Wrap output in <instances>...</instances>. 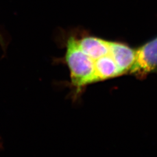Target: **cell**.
I'll list each match as a JSON object with an SVG mask.
<instances>
[{"instance_id": "6da1fadb", "label": "cell", "mask_w": 157, "mask_h": 157, "mask_svg": "<svg viewBox=\"0 0 157 157\" xmlns=\"http://www.w3.org/2000/svg\"><path fill=\"white\" fill-rule=\"evenodd\" d=\"M63 57L54 59L56 63L66 64L70 71L71 82L78 94L87 84L96 82L94 61L86 55L78 46L76 37L71 35L65 40Z\"/></svg>"}, {"instance_id": "7a4b0ae2", "label": "cell", "mask_w": 157, "mask_h": 157, "mask_svg": "<svg viewBox=\"0 0 157 157\" xmlns=\"http://www.w3.org/2000/svg\"><path fill=\"white\" fill-rule=\"evenodd\" d=\"M157 70V38L135 51V60L130 73L140 78Z\"/></svg>"}, {"instance_id": "3957f363", "label": "cell", "mask_w": 157, "mask_h": 157, "mask_svg": "<svg viewBox=\"0 0 157 157\" xmlns=\"http://www.w3.org/2000/svg\"><path fill=\"white\" fill-rule=\"evenodd\" d=\"M109 55L116 63L122 74L130 71L135 57V51L124 44L109 42Z\"/></svg>"}, {"instance_id": "277c9868", "label": "cell", "mask_w": 157, "mask_h": 157, "mask_svg": "<svg viewBox=\"0 0 157 157\" xmlns=\"http://www.w3.org/2000/svg\"><path fill=\"white\" fill-rule=\"evenodd\" d=\"M76 39L82 50L93 61L109 54V41L91 36Z\"/></svg>"}, {"instance_id": "5b68a950", "label": "cell", "mask_w": 157, "mask_h": 157, "mask_svg": "<svg viewBox=\"0 0 157 157\" xmlns=\"http://www.w3.org/2000/svg\"><path fill=\"white\" fill-rule=\"evenodd\" d=\"M96 82L121 75L116 63L109 54L94 61Z\"/></svg>"}, {"instance_id": "8992f818", "label": "cell", "mask_w": 157, "mask_h": 157, "mask_svg": "<svg viewBox=\"0 0 157 157\" xmlns=\"http://www.w3.org/2000/svg\"><path fill=\"white\" fill-rule=\"evenodd\" d=\"M0 45L1 46L3 51L5 52L6 51V48L7 46V43L3 34L0 32Z\"/></svg>"}, {"instance_id": "52a82bcc", "label": "cell", "mask_w": 157, "mask_h": 157, "mask_svg": "<svg viewBox=\"0 0 157 157\" xmlns=\"http://www.w3.org/2000/svg\"><path fill=\"white\" fill-rule=\"evenodd\" d=\"M2 148H3V144H2V142L1 140V139L0 138V150L2 149Z\"/></svg>"}]
</instances>
